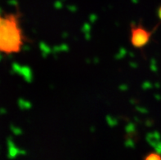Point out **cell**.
Returning a JSON list of instances; mask_svg holds the SVG:
<instances>
[{
	"label": "cell",
	"instance_id": "cell-1",
	"mask_svg": "<svg viewBox=\"0 0 161 160\" xmlns=\"http://www.w3.org/2000/svg\"><path fill=\"white\" fill-rule=\"evenodd\" d=\"M22 30L18 24L17 16L7 15L0 21V52L11 55L19 53L23 48Z\"/></svg>",
	"mask_w": 161,
	"mask_h": 160
},
{
	"label": "cell",
	"instance_id": "cell-2",
	"mask_svg": "<svg viewBox=\"0 0 161 160\" xmlns=\"http://www.w3.org/2000/svg\"><path fill=\"white\" fill-rule=\"evenodd\" d=\"M152 37V31L141 24H132L130 28V43L133 48L141 49L149 43Z\"/></svg>",
	"mask_w": 161,
	"mask_h": 160
},
{
	"label": "cell",
	"instance_id": "cell-3",
	"mask_svg": "<svg viewBox=\"0 0 161 160\" xmlns=\"http://www.w3.org/2000/svg\"><path fill=\"white\" fill-rule=\"evenodd\" d=\"M145 160H160L161 154L157 152H150L144 157Z\"/></svg>",
	"mask_w": 161,
	"mask_h": 160
},
{
	"label": "cell",
	"instance_id": "cell-4",
	"mask_svg": "<svg viewBox=\"0 0 161 160\" xmlns=\"http://www.w3.org/2000/svg\"><path fill=\"white\" fill-rule=\"evenodd\" d=\"M12 131H13L16 134L20 133V131H19V129H17V128H14L13 127H12Z\"/></svg>",
	"mask_w": 161,
	"mask_h": 160
},
{
	"label": "cell",
	"instance_id": "cell-5",
	"mask_svg": "<svg viewBox=\"0 0 161 160\" xmlns=\"http://www.w3.org/2000/svg\"><path fill=\"white\" fill-rule=\"evenodd\" d=\"M158 16H159V20L161 21V6L158 9Z\"/></svg>",
	"mask_w": 161,
	"mask_h": 160
},
{
	"label": "cell",
	"instance_id": "cell-6",
	"mask_svg": "<svg viewBox=\"0 0 161 160\" xmlns=\"http://www.w3.org/2000/svg\"><path fill=\"white\" fill-rule=\"evenodd\" d=\"M5 113H6V110H5L3 108H0V114H5Z\"/></svg>",
	"mask_w": 161,
	"mask_h": 160
},
{
	"label": "cell",
	"instance_id": "cell-7",
	"mask_svg": "<svg viewBox=\"0 0 161 160\" xmlns=\"http://www.w3.org/2000/svg\"><path fill=\"white\" fill-rule=\"evenodd\" d=\"M2 13V9L0 8V15H1V14Z\"/></svg>",
	"mask_w": 161,
	"mask_h": 160
},
{
	"label": "cell",
	"instance_id": "cell-8",
	"mask_svg": "<svg viewBox=\"0 0 161 160\" xmlns=\"http://www.w3.org/2000/svg\"><path fill=\"white\" fill-rule=\"evenodd\" d=\"M2 17H1V15H0V21H1V20H2Z\"/></svg>",
	"mask_w": 161,
	"mask_h": 160
},
{
	"label": "cell",
	"instance_id": "cell-9",
	"mask_svg": "<svg viewBox=\"0 0 161 160\" xmlns=\"http://www.w3.org/2000/svg\"><path fill=\"white\" fill-rule=\"evenodd\" d=\"M2 59V56H1V54H0V60Z\"/></svg>",
	"mask_w": 161,
	"mask_h": 160
}]
</instances>
